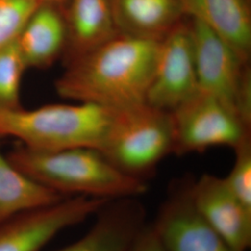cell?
I'll return each instance as SVG.
<instances>
[{"label":"cell","instance_id":"cell-11","mask_svg":"<svg viewBox=\"0 0 251 251\" xmlns=\"http://www.w3.org/2000/svg\"><path fill=\"white\" fill-rule=\"evenodd\" d=\"M95 217L82 237L55 251H128L147 225L146 210L139 198L107 201Z\"/></svg>","mask_w":251,"mask_h":251},{"label":"cell","instance_id":"cell-14","mask_svg":"<svg viewBox=\"0 0 251 251\" xmlns=\"http://www.w3.org/2000/svg\"><path fill=\"white\" fill-rule=\"evenodd\" d=\"M28 68L45 69L63 56L66 44V25L63 10L41 3L16 39Z\"/></svg>","mask_w":251,"mask_h":251},{"label":"cell","instance_id":"cell-16","mask_svg":"<svg viewBox=\"0 0 251 251\" xmlns=\"http://www.w3.org/2000/svg\"><path fill=\"white\" fill-rule=\"evenodd\" d=\"M66 198L19 171L0 149V223Z\"/></svg>","mask_w":251,"mask_h":251},{"label":"cell","instance_id":"cell-8","mask_svg":"<svg viewBox=\"0 0 251 251\" xmlns=\"http://www.w3.org/2000/svg\"><path fill=\"white\" fill-rule=\"evenodd\" d=\"M108 200L71 197L0 223V251H40L65 229L95 215Z\"/></svg>","mask_w":251,"mask_h":251},{"label":"cell","instance_id":"cell-19","mask_svg":"<svg viewBox=\"0 0 251 251\" xmlns=\"http://www.w3.org/2000/svg\"><path fill=\"white\" fill-rule=\"evenodd\" d=\"M235 159L225 183L243 204L251 208V137L248 136L234 150Z\"/></svg>","mask_w":251,"mask_h":251},{"label":"cell","instance_id":"cell-2","mask_svg":"<svg viewBox=\"0 0 251 251\" xmlns=\"http://www.w3.org/2000/svg\"><path fill=\"white\" fill-rule=\"evenodd\" d=\"M19 171L63 197L103 200L140 198L147 183L119 171L102 152L92 148L46 152L17 146L7 154Z\"/></svg>","mask_w":251,"mask_h":251},{"label":"cell","instance_id":"cell-1","mask_svg":"<svg viewBox=\"0 0 251 251\" xmlns=\"http://www.w3.org/2000/svg\"><path fill=\"white\" fill-rule=\"evenodd\" d=\"M158 43L118 33L66 64L56 91L64 99L110 110L146 102Z\"/></svg>","mask_w":251,"mask_h":251},{"label":"cell","instance_id":"cell-12","mask_svg":"<svg viewBox=\"0 0 251 251\" xmlns=\"http://www.w3.org/2000/svg\"><path fill=\"white\" fill-rule=\"evenodd\" d=\"M63 14L66 25L64 64L95 50L119 33L111 0H69Z\"/></svg>","mask_w":251,"mask_h":251},{"label":"cell","instance_id":"cell-3","mask_svg":"<svg viewBox=\"0 0 251 251\" xmlns=\"http://www.w3.org/2000/svg\"><path fill=\"white\" fill-rule=\"evenodd\" d=\"M114 112L84 102L33 110L0 109V137L17 139L22 145L36 151L73 148L100 151Z\"/></svg>","mask_w":251,"mask_h":251},{"label":"cell","instance_id":"cell-13","mask_svg":"<svg viewBox=\"0 0 251 251\" xmlns=\"http://www.w3.org/2000/svg\"><path fill=\"white\" fill-rule=\"evenodd\" d=\"M184 15L209 28L244 61L251 55V0H179Z\"/></svg>","mask_w":251,"mask_h":251},{"label":"cell","instance_id":"cell-5","mask_svg":"<svg viewBox=\"0 0 251 251\" xmlns=\"http://www.w3.org/2000/svg\"><path fill=\"white\" fill-rule=\"evenodd\" d=\"M198 89L223 100L251 125L250 63L200 22L191 19Z\"/></svg>","mask_w":251,"mask_h":251},{"label":"cell","instance_id":"cell-10","mask_svg":"<svg viewBox=\"0 0 251 251\" xmlns=\"http://www.w3.org/2000/svg\"><path fill=\"white\" fill-rule=\"evenodd\" d=\"M192 198L198 213L235 250L251 247V208L227 187L224 178L203 174L194 178Z\"/></svg>","mask_w":251,"mask_h":251},{"label":"cell","instance_id":"cell-9","mask_svg":"<svg viewBox=\"0 0 251 251\" xmlns=\"http://www.w3.org/2000/svg\"><path fill=\"white\" fill-rule=\"evenodd\" d=\"M198 90L191 27L182 20L158 43L146 103L171 113Z\"/></svg>","mask_w":251,"mask_h":251},{"label":"cell","instance_id":"cell-4","mask_svg":"<svg viewBox=\"0 0 251 251\" xmlns=\"http://www.w3.org/2000/svg\"><path fill=\"white\" fill-rule=\"evenodd\" d=\"M100 152L119 171L146 182L174 152L171 113L146 102L115 110Z\"/></svg>","mask_w":251,"mask_h":251},{"label":"cell","instance_id":"cell-18","mask_svg":"<svg viewBox=\"0 0 251 251\" xmlns=\"http://www.w3.org/2000/svg\"><path fill=\"white\" fill-rule=\"evenodd\" d=\"M39 0H0V49L17 39Z\"/></svg>","mask_w":251,"mask_h":251},{"label":"cell","instance_id":"cell-6","mask_svg":"<svg viewBox=\"0 0 251 251\" xmlns=\"http://www.w3.org/2000/svg\"><path fill=\"white\" fill-rule=\"evenodd\" d=\"M174 152L182 155L202 152L211 147L235 149L251 135L232 108L206 91L199 90L171 113Z\"/></svg>","mask_w":251,"mask_h":251},{"label":"cell","instance_id":"cell-7","mask_svg":"<svg viewBox=\"0 0 251 251\" xmlns=\"http://www.w3.org/2000/svg\"><path fill=\"white\" fill-rule=\"evenodd\" d=\"M194 177L174 179L152 223L167 251H239L198 213L192 198Z\"/></svg>","mask_w":251,"mask_h":251},{"label":"cell","instance_id":"cell-15","mask_svg":"<svg viewBox=\"0 0 251 251\" xmlns=\"http://www.w3.org/2000/svg\"><path fill=\"white\" fill-rule=\"evenodd\" d=\"M119 33L160 41L185 16L179 0H111Z\"/></svg>","mask_w":251,"mask_h":251},{"label":"cell","instance_id":"cell-17","mask_svg":"<svg viewBox=\"0 0 251 251\" xmlns=\"http://www.w3.org/2000/svg\"><path fill=\"white\" fill-rule=\"evenodd\" d=\"M27 67L16 40L0 49V109H19L21 83Z\"/></svg>","mask_w":251,"mask_h":251},{"label":"cell","instance_id":"cell-21","mask_svg":"<svg viewBox=\"0 0 251 251\" xmlns=\"http://www.w3.org/2000/svg\"><path fill=\"white\" fill-rule=\"evenodd\" d=\"M41 3H48V4H51L54 6L59 7L60 9H64L67 3L69 2V0H39Z\"/></svg>","mask_w":251,"mask_h":251},{"label":"cell","instance_id":"cell-20","mask_svg":"<svg viewBox=\"0 0 251 251\" xmlns=\"http://www.w3.org/2000/svg\"><path fill=\"white\" fill-rule=\"evenodd\" d=\"M128 251H167L151 224H147Z\"/></svg>","mask_w":251,"mask_h":251}]
</instances>
